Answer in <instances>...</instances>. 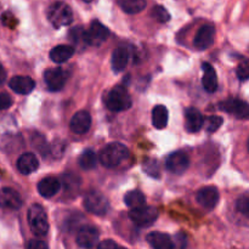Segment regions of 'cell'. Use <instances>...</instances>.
I'll use <instances>...</instances> for the list:
<instances>
[{
  "label": "cell",
  "mask_w": 249,
  "mask_h": 249,
  "mask_svg": "<svg viewBox=\"0 0 249 249\" xmlns=\"http://www.w3.org/2000/svg\"><path fill=\"white\" fill-rule=\"evenodd\" d=\"M75 49L71 45H57L50 51V58L55 63L60 65V63L67 62L73 55H74Z\"/></svg>",
  "instance_id": "obj_23"
},
{
  "label": "cell",
  "mask_w": 249,
  "mask_h": 249,
  "mask_svg": "<svg viewBox=\"0 0 249 249\" xmlns=\"http://www.w3.org/2000/svg\"><path fill=\"white\" fill-rule=\"evenodd\" d=\"M214 36H215V28L212 24H204L197 32L194 39L195 48L198 50H207L211 48L214 43Z\"/></svg>",
  "instance_id": "obj_13"
},
{
  "label": "cell",
  "mask_w": 249,
  "mask_h": 249,
  "mask_svg": "<svg viewBox=\"0 0 249 249\" xmlns=\"http://www.w3.org/2000/svg\"><path fill=\"white\" fill-rule=\"evenodd\" d=\"M61 182L57 178L48 177L44 178L38 184V192L44 198H51L60 191Z\"/></svg>",
  "instance_id": "obj_19"
},
{
  "label": "cell",
  "mask_w": 249,
  "mask_h": 249,
  "mask_svg": "<svg viewBox=\"0 0 249 249\" xmlns=\"http://www.w3.org/2000/svg\"><path fill=\"white\" fill-rule=\"evenodd\" d=\"M131 105H133V100H131L130 95L128 94L125 88L122 87V85L114 87L106 97V106L109 111H126V109L130 108Z\"/></svg>",
  "instance_id": "obj_4"
},
{
  "label": "cell",
  "mask_w": 249,
  "mask_h": 249,
  "mask_svg": "<svg viewBox=\"0 0 249 249\" xmlns=\"http://www.w3.org/2000/svg\"><path fill=\"white\" fill-rule=\"evenodd\" d=\"M118 4L124 12L129 15H135L145 9L147 0H118Z\"/></svg>",
  "instance_id": "obj_25"
},
{
  "label": "cell",
  "mask_w": 249,
  "mask_h": 249,
  "mask_svg": "<svg viewBox=\"0 0 249 249\" xmlns=\"http://www.w3.org/2000/svg\"><path fill=\"white\" fill-rule=\"evenodd\" d=\"M236 208L242 215L249 218V195H243L236 202Z\"/></svg>",
  "instance_id": "obj_30"
},
{
  "label": "cell",
  "mask_w": 249,
  "mask_h": 249,
  "mask_svg": "<svg viewBox=\"0 0 249 249\" xmlns=\"http://www.w3.org/2000/svg\"><path fill=\"white\" fill-rule=\"evenodd\" d=\"M16 167L21 174L29 175L38 169L39 160L34 153L26 152V153H23V155L19 156V158L17 160Z\"/></svg>",
  "instance_id": "obj_18"
},
{
  "label": "cell",
  "mask_w": 249,
  "mask_h": 249,
  "mask_svg": "<svg viewBox=\"0 0 249 249\" xmlns=\"http://www.w3.org/2000/svg\"><path fill=\"white\" fill-rule=\"evenodd\" d=\"M143 169L147 173L148 175H151L152 178H160V167H158L157 160H148L147 162H145L143 164Z\"/></svg>",
  "instance_id": "obj_31"
},
{
  "label": "cell",
  "mask_w": 249,
  "mask_h": 249,
  "mask_svg": "<svg viewBox=\"0 0 249 249\" xmlns=\"http://www.w3.org/2000/svg\"><path fill=\"white\" fill-rule=\"evenodd\" d=\"M185 122H186V129L190 133H197L202 129L204 124V118L201 112L195 107H189L185 111Z\"/></svg>",
  "instance_id": "obj_20"
},
{
  "label": "cell",
  "mask_w": 249,
  "mask_h": 249,
  "mask_svg": "<svg viewBox=\"0 0 249 249\" xmlns=\"http://www.w3.org/2000/svg\"><path fill=\"white\" fill-rule=\"evenodd\" d=\"M129 58H130V51L129 48L125 45H121L113 51V55H112V70L116 73L123 72L126 68L129 62Z\"/></svg>",
  "instance_id": "obj_17"
},
{
  "label": "cell",
  "mask_w": 249,
  "mask_h": 249,
  "mask_svg": "<svg viewBox=\"0 0 249 249\" xmlns=\"http://www.w3.org/2000/svg\"><path fill=\"white\" fill-rule=\"evenodd\" d=\"M223 118L219 116H211L204 121V126L208 133H214L223 125Z\"/></svg>",
  "instance_id": "obj_28"
},
{
  "label": "cell",
  "mask_w": 249,
  "mask_h": 249,
  "mask_svg": "<svg viewBox=\"0 0 249 249\" xmlns=\"http://www.w3.org/2000/svg\"><path fill=\"white\" fill-rule=\"evenodd\" d=\"M97 162H99V157H97L96 152L92 148H88V150L83 151V153L79 157V165L84 170L95 169Z\"/></svg>",
  "instance_id": "obj_26"
},
{
  "label": "cell",
  "mask_w": 249,
  "mask_h": 249,
  "mask_svg": "<svg viewBox=\"0 0 249 249\" xmlns=\"http://www.w3.org/2000/svg\"><path fill=\"white\" fill-rule=\"evenodd\" d=\"M219 108L238 119H249V104L240 99H228L220 102Z\"/></svg>",
  "instance_id": "obj_9"
},
{
  "label": "cell",
  "mask_w": 249,
  "mask_h": 249,
  "mask_svg": "<svg viewBox=\"0 0 249 249\" xmlns=\"http://www.w3.org/2000/svg\"><path fill=\"white\" fill-rule=\"evenodd\" d=\"M236 73H237V77L240 80L249 79V58L238 65L237 70H236Z\"/></svg>",
  "instance_id": "obj_32"
},
{
  "label": "cell",
  "mask_w": 249,
  "mask_h": 249,
  "mask_svg": "<svg viewBox=\"0 0 249 249\" xmlns=\"http://www.w3.org/2000/svg\"><path fill=\"white\" fill-rule=\"evenodd\" d=\"M168 109L163 105H157L152 109V124L157 129H164L168 124Z\"/></svg>",
  "instance_id": "obj_24"
},
{
  "label": "cell",
  "mask_w": 249,
  "mask_h": 249,
  "mask_svg": "<svg viewBox=\"0 0 249 249\" xmlns=\"http://www.w3.org/2000/svg\"><path fill=\"white\" fill-rule=\"evenodd\" d=\"M196 199L199 206L207 211H212L216 207L219 202V191L214 186H206L199 190L196 195Z\"/></svg>",
  "instance_id": "obj_14"
},
{
  "label": "cell",
  "mask_w": 249,
  "mask_h": 249,
  "mask_svg": "<svg viewBox=\"0 0 249 249\" xmlns=\"http://www.w3.org/2000/svg\"><path fill=\"white\" fill-rule=\"evenodd\" d=\"M97 247L100 249H114V248H118L119 246L117 245L116 242H113L112 240H107V241H104V242L99 243Z\"/></svg>",
  "instance_id": "obj_35"
},
{
  "label": "cell",
  "mask_w": 249,
  "mask_h": 249,
  "mask_svg": "<svg viewBox=\"0 0 249 249\" xmlns=\"http://www.w3.org/2000/svg\"><path fill=\"white\" fill-rule=\"evenodd\" d=\"M148 245L155 249H172L175 247L170 236L163 232H150L146 237Z\"/></svg>",
  "instance_id": "obj_22"
},
{
  "label": "cell",
  "mask_w": 249,
  "mask_h": 249,
  "mask_svg": "<svg viewBox=\"0 0 249 249\" xmlns=\"http://www.w3.org/2000/svg\"><path fill=\"white\" fill-rule=\"evenodd\" d=\"M27 248L29 249H41V248H48V245L40 240H32L31 242L27 243Z\"/></svg>",
  "instance_id": "obj_34"
},
{
  "label": "cell",
  "mask_w": 249,
  "mask_h": 249,
  "mask_svg": "<svg viewBox=\"0 0 249 249\" xmlns=\"http://www.w3.org/2000/svg\"><path fill=\"white\" fill-rule=\"evenodd\" d=\"M68 73L61 67L49 68L44 73V82L50 91H60L67 82Z\"/></svg>",
  "instance_id": "obj_8"
},
{
  "label": "cell",
  "mask_w": 249,
  "mask_h": 249,
  "mask_svg": "<svg viewBox=\"0 0 249 249\" xmlns=\"http://www.w3.org/2000/svg\"><path fill=\"white\" fill-rule=\"evenodd\" d=\"M247 148H248V152H249V139H248V142H247Z\"/></svg>",
  "instance_id": "obj_39"
},
{
  "label": "cell",
  "mask_w": 249,
  "mask_h": 249,
  "mask_svg": "<svg viewBox=\"0 0 249 249\" xmlns=\"http://www.w3.org/2000/svg\"><path fill=\"white\" fill-rule=\"evenodd\" d=\"M29 228L36 237H44L49 232V221L45 211L39 204H33L27 213Z\"/></svg>",
  "instance_id": "obj_3"
},
{
  "label": "cell",
  "mask_w": 249,
  "mask_h": 249,
  "mask_svg": "<svg viewBox=\"0 0 249 249\" xmlns=\"http://www.w3.org/2000/svg\"><path fill=\"white\" fill-rule=\"evenodd\" d=\"M152 17L156 19V21L160 22V23H164V22H168L170 19V14L168 12L167 9H164L160 5H157L152 9Z\"/></svg>",
  "instance_id": "obj_29"
},
{
  "label": "cell",
  "mask_w": 249,
  "mask_h": 249,
  "mask_svg": "<svg viewBox=\"0 0 249 249\" xmlns=\"http://www.w3.org/2000/svg\"><path fill=\"white\" fill-rule=\"evenodd\" d=\"M182 238H185V236H182V235H178L177 236V241H179V247H185V246H186V242H185V241H182Z\"/></svg>",
  "instance_id": "obj_37"
},
{
  "label": "cell",
  "mask_w": 249,
  "mask_h": 249,
  "mask_svg": "<svg viewBox=\"0 0 249 249\" xmlns=\"http://www.w3.org/2000/svg\"><path fill=\"white\" fill-rule=\"evenodd\" d=\"M129 218L135 225L140 228H147L153 225L158 219V211L155 207L141 206L138 208H133L129 212Z\"/></svg>",
  "instance_id": "obj_5"
},
{
  "label": "cell",
  "mask_w": 249,
  "mask_h": 249,
  "mask_svg": "<svg viewBox=\"0 0 249 249\" xmlns=\"http://www.w3.org/2000/svg\"><path fill=\"white\" fill-rule=\"evenodd\" d=\"M12 106V99L6 92H0V111L10 108Z\"/></svg>",
  "instance_id": "obj_33"
},
{
  "label": "cell",
  "mask_w": 249,
  "mask_h": 249,
  "mask_svg": "<svg viewBox=\"0 0 249 249\" xmlns=\"http://www.w3.org/2000/svg\"><path fill=\"white\" fill-rule=\"evenodd\" d=\"M99 238L100 232L95 226H83L77 233V245L82 248L96 247L99 245Z\"/></svg>",
  "instance_id": "obj_11"
},
{
  "label": "cell",
  "mask_w": 249,
  "mask_h": 249,
  "mask_svg": "<svg viewBox=\"0 0 249 249\" xmlns=\"http://www.w3.org/2000/svg\"><path fill=\"white\" fill-rule=\"evenodd\" d=\"M129 157V150L121 142H111L105 146L99 155V160L104 167L116 168Z\"/></svg>",
  "instance_id": "obj_1"
},
{
  "label": "cell",
  "mask_w": 249,
  "mask_h": 249,
  "mask_svg": "<svg viewBox=\"0 0 249 249\" xmlns=\"http://www.w3.org/2000/svg\"><path fill=\"white\" fill-rule=\"evenodd\" d=\"M48 19L56 29L70 26L73 22V11L66 2H53L48 9Z\"/></svg>",
  "instance_id": "obj_2"
},
{
  "label": "cell",
  "mask_w": 249,
  "mask_h": 249,
  "mask_svg": "<svg viewBox=\"0 0 249 249\" xmlns=\"http://www.w3.org/2000/svg\"><path fill=\"white\" fill-rule=\"evenodd\" d=\"M5 79H6V71H5L4 66L0 63V85L5 82Z\"/></svg>",
  "instance_id": "obj_36"
},
{
  "label": "cell",
  "mask_w": 249,
  "mask_h": 249,
  "mask_svg": "<svg viewBox=\"0 0 249 249\" xmlns=\"http://www.w3.org/2000/svg\"><path fill=\"white\" fill-rule=\"evenodd\" d=\"M108 36L109 31L106 28V26H104L100 21H92L89 29L84 33L85 44L91 46H100L107 40Z\"/></svg>",
  "instance_id": "obj_7"
},
{
  "label": "cell",
  "mask_w": 249,
  "mask_h": 249,
  "mask_svg": "<svg viewBox=\"0 0 249 249\" xmlns=\"http://www.w3.org/2000/svg\"><path fill=\"white\" fill-rule=\"evenodd\" d=\"M165 167L170 173L177 175L184 174L190 167V158L187 153L182 152V151H177L173 152L169 157L167 158L165 162Z\"/></svg>",
  "instance_id": "obj_10"
},
{
  "label": "cell",
  "mask_w": 249,
  "mask_h": 249,
  "mask_svg": "<svg viewBox=\"0 0 249 249\" xmlns=\"http://www.w3.org/2000/svg\"><path fill=\"white\" fill-rule=\"evenodd\" d=\"M90 126H91V116L87 111L77 112L71 119L70 128L77 135H83V134L88 133Z\"/></svg>",
  "instance_id": "obj_15"
},
{
  "label": "cell",
  "mask_w": 249,
  "mask_h": 249,
  "mask_svg": "<svg viewBox=\"0 0 249 249\" xmlns=\"http://www.w3.org/2000/svg\"><path fill=\"white\" fill-rule=\"evenodd\" d=\"M22 197L11 187L0 189V207L7 211H18L22 207Z\"/></svg>",
  "instance_id": "obj_12"
},
{
  "label": "cell",
  "mask_w": 249,
  "mask_h": 249,
  "mask_svg": "<svg viewBox=\"0 0 249 249\" xmlns=\"http://www.w3.org/2000/svg\"><path fill=\"white\" fill-rule=\"evenodd\" d=\"M84 207L89 213L95 215H105L109 209L106 197L99 191H90L84 197Z\"/></svg>",
  "instance_id": "obj_6"
},
{
  "label": "cell",
  "mask_w": 249,
  "mask_h": 249,
  "mask_svg": "<svg viewBox=\"0 0 249 249\" xmlns=\"http://www.w3.org/2000/svg\"><path fill=\"white\" fill-rule=\"evenodd\" d=\"M9 87L16 94L28 95L36 88V82L31 77H28V75H16V77L10 79Z\"/></svg>",
  "instance_id": "obj_16"
},
{
  "label": "cell",
  "mask_w": 249,
  "mask_h": 249,
  "mask_svg": "<svg viewBox=\"0 0 249 249\" xmlns=\"http://www.w3.org/2000/svg\"><path fill=\"white\" fill-rule=\"evenodd\" d=\"M203 71V78H202V84L207 92H214L218 89V77L213 66L208 62H204L202 65Z\"/></svg>",
  "instance_id": "obj_21"
},
{
  "label": "cell",
  "mask_w": 249,
  "mask_h": 249,
  "mask_svg": "<svg viewBox=\"0 0 249 249\" xmlns=\"http://www.w3.org/2000/svg\"><path fill=\"white\" fill-rule=\"evenodd\" d=\"M83 1H85V2H91L92 0H83Z\"/></svg>",
  "instance_id": "obj_38"
},
{
  "label": "cell",
  "mask_w": 249,
  "mask_h": 249,
  "mask_svg": "<svg viewBox=\"0 0 249 249\" xmlns=\"http://www.w3.org/2000/svg\"><path fill=\"white\" fill-rule=\"evenodd\" d=\"M124 202H125V204L129 208H138V207L145 206L146 197L141 191L133 190V191H129L128 194L124 196Z\"/></svg>",
  "instance_id": "obj_27"
}]
</instances>
